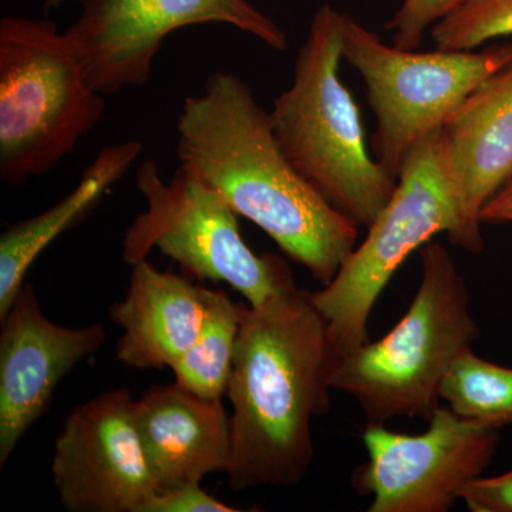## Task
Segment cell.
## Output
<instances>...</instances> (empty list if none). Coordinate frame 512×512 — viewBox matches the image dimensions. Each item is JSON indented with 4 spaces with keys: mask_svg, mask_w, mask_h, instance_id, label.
<instances>
[{
    "mask_svg": "<svg viewBox=\"0 0 512 512\" xmlns=\"http://www.w3.org/2000/svg\"><path fill=\"white\" fill-rule=\"evenodd\" d=\"M180 165L269 235L284 254L328 285L357 247L359 225L330 205L291 163L271 113L247 83L212 73L184 100L177 120Z\"/></svg>",
    "mask_w": 512,
    "mask_h": 512,
    "instance_id": "cell-1",
    "label": "cell"
},
{
    "mask_svg": "<svg viewBox=\"0 0 512 512\" xmlns=\"http://www.w3.org/2000/svg\"><path fill=\"white\" fill-rule=\"evenodd\" d=\"M336 360L312 292L292 285L247 306L227 393L232 490L302 483L315 454L312 420L328 413Z\"/></svg>",
    "mask_w": 512,
    "mask_h": 512,
    "instance_id": "cell-2",
    "label": "cell"
},
{
    "mask_svg": "<svg viewBox=\"0 0 512 512\" xmlns=\"http://www.w3.org/2000/svg\"><path fill=\"white\" fill-rule=\"evenodd\" d=\"M343 15L330 5L313 16L296 57L293 83L271 111L276 138L291 163L330 205L369 228L397 180L366 147L362 114L340 79Z\"/></svg>",
    "mask_w": 512,
    "mask_h": 512,
    "instance_id": "cell-3",
    "label": "cell"
},
{
    "mask_svg": "<svg viewBox=\"0 0 512 512\" xmlns=\"http://www.w3.org/2000/svg\"><path fill=\"white\" fill-rule=\"evenodd\" d=\"M466 281L443 245L421 249V282L409 311L389 333L339 357L332 389L359 403L367 424L397 417L429 421L448 369L480 336Z\"/></svg>",
    "mask_w": 512,
    "mask_h": 512,
    "instance_id": "cell-4",
    "label": "cell"
},
{
    "mask_svg": "<svg viewBox=\"0 0 512 512\" xmlns=\"http://www.w3.org/2000/svg\"><path fill=\"white\" fill-rule=\"evenodd\" d=\"M106 101L52 20L0 22V178L20 187L73 153Z\"/></svg>",
    "mask_w": 512,
    "mask_h": 512,
    "instance_id": "cell-5",
    "label": "cell"
},
{
    "mask_svg": "<svg viewBox=\"0 0 512 512\" xmlns=\"http://www.w3.org/2000/svg\"><path fill=\"white\" fill-rule=\"evenodd\" d=\"M137 188L147 208L124 235L121 258L127 265L158 249L187 275L225 282L249 306L296 285L285 259L256 255L242 238L238 215L188 168L180 165L171 180L164 181L156 161L144 160L137 171Z\"/></svg>",
    "mask_w": 512,
    "mask_h": 512,
    "instance_id": "cell-6",
    "label": "cell"
},
{
    "mask_svg": "<svg viewBox=\"0 0 512 512\" xmlns=\"http://www.w3.org/2000/svg\"><path fill=\"white\" fill-rule=\"evenodd\" d=\"M342 52L366 83L377 120L376 160L397 181L413 151L440 130L484 80L512 63V43L417 52L384 45L349 15H343Z\"/></svg>",
    "mask_w": 512,
    "mask_h": 512,
    "instance_id": "cell-7",
    "label": "cell"
},
{
    "mask_svg": "<svg viewBox=\"0 0 512 512\" xmlns=\"http://www.w3.org/2000/svg\"><path fill=\"white\" fill-rule=\"evenodd\" d=\"M367 229L333 281L312 293L338 359L369 342L370 313L403 262L434 235L446 232L450 241L456 235L457 198L441 156L440 130L407 158L392 198Z\"/></svg>",
    "mask_w": 512,
    "mask_h": 512,
    "instance_id": "cell-8",
    "label": "cell"
},
{
    "mask_svg": "<svg viewBox=\"0 0 512 512\" xmlns=\"http://www.w3.org/2000/svg\"><path fill=\"white\" fill-rule=\"evenodd\" d=\"M67 29L94 89L109 96L150 82L154 60L175 30L225 23L284 52L288 37L248 0H80Z\"/></svg>",
    "mask_w": 512,
    "mask_h": 512,
    "instance_id": "cell-9",
    "label": "cell"
},
{
    "mask_svg": "<svg viewBox=\"0 0 512 512\" xmlns=\"http://www.w3.org/2000/svg\"><path fill=\"white\" fill-rule=\"evenodd\" d=\"M497 429L439 407L423 434L367 424L369 461L355 474L357 491L372 495L370 512H446L461 488L480 477L497 451Z\"/></svg>",
    "mask_w": 512,
    "mask_h": 512,
    "instance_id": "cell-10",
    "label": "cell"
},
{
    "mask_svg": "<svg viewBox=\"0 0 512 512\" xmlns=\"http://www.w3.org/2000/svg\"><path fill=\"white\" fill-rule=\"evenodd\" d=\"M134 402L110 390L74 407L55 443L52 473L69 512H146L158 493L138 437Z\"/></svg>",
    "mask_w": 512,
    "mask_h": 512,
    "instance_id": "cell-11",
    "label": "cell"
},
{
    "mask_svg": "<svg viewBox=\"0 0 512 512\" xmlns=\"http://www.w3.org/2000/svg\"><path fill=\"white\" fill-rule=\"evenodd\" d=\"M0 468L53 400L77 363L103 345L100 323L66 328L47 319L35 288L25 284L0 319Z\"/></svg>",
    "mask_w": 512,
    "mask_h": 512,
    "instance_id": "cell-12",
    "label": "cell"
},
{
    "mask_svg": "<svg viewBox=\"0 0 512 512\" xmlns=\"http://www.w3.org/2000/svg\"><path fill=\"white\" fill-rule=\"evenodd\" d=\"M441 156L456 192L451 244L480 254L481 211L512 178V63L484 80L440 128Z\"/></svg>",
    "mask_w": 512,
    "mask_h": 512,
    "instance_id": "cell-13",
    "label": "cell"
},
{
    "mask_svg": "<svg viewBox=\"0 0 512 512\" xmlns=\"http://www.w3.org/2000/svg\"><path fill=\"white\" fill-rule=\"evenodd\" d=\"M134 420L158 491L227 473L232 427L221 400L204 399L177 383L151 387L134 402Z\"/></svg>",
    "mask_w": 512,
    "mask_h": 512,
    "instance_id": "cell-14",
    "label": "cell"
},
{
    "mask_svg": "<svg viewBox=\"0 0 512 512\" xmlns=\"http://www.w3.org/2000/svg\"><path fill=\"white\" fill-rule=\"evenodd\" d=\"M215 296L187 276L158 271L147 259L137 262L127 295L110 309L123 329L116 359L138 370L173 366L200 335Z\"/></svg>",
    "mask_w": 512,
    "mask_h": 512,
    "instance_id": "cell-15",
    "label": "cell"
},
{
    "mask_svg": "<svg viewBox=\"0 0 512 512\" xmlns=\"http://www.w3.org/2000/svg\"><path fill=\"white\" fill-rule=\"evenodd\" d=\"M143 153L137 140L103 148L79 184L49 210L16 222L0 237V319L8 313L37 258L60 235L86 220Z\"/></svg>",
    "mask_w": 512,
    "mask_h": 512,
    "instance_id": "cell-16",
    "label": "cell"
},
{
    "mask_svg": "<svg viewBox=\"0 0 512 512\" xmlns=\"http://www.w3.org/2000/svg\"><path fill=\"white\" fill-rule=\"evenodd\" d=\"M245 309L217 291L200 335L170 367L175 383L204 399L222 400L228 393Z\"/></svg>",
    "mask_w": 512,
    "mask_h": 512,
    "instance_id": "cell-17",
    "label": "cell"
},
{
    "mask_svg": "<svg viewBox=\"0 0 512 512\" xmlns=\"http://www.w3.org/2000/svg\"><path fill=\"white\" fill-rule=\"evenodd\" d=\"M440 399L463 419L503 429L512 423V369L487 362L468 349L444 376Z\"/></svg>",
    "mask_w": 512,
    "mask_h": 512,
    "instance_id": "cell-18",
    "label": "cell"
},
{
    "mask_svg": "<svg viewBox=\"0 0 512 512\" xmlns=\"http://www.w3.org/2000/svg\"><path fill=\"white\" fill-rule=\"evenodd\" d=\"M437 49L477 50L512 36V0H466L431 28Z\"/></svg>",
    "mask_w": 512,
    "mask_h": 512,
    "instance_id": "cell-19",
    "label": "cell"
},
{
    "mask_svg": "<svg viewBox=\"0 0 512 512\" xmlns=\"http://www.w3.org/2000/svg\"><path fill=\"white\" fill-rule=\"evenodd\" d=\"M463 2L466 0H403L396 15L386 25V29L393 32V45L419 49L427 30Z\"/></svg>",
    "mask_w": 512,
    "mask_h": 512,
    "instance_id": "cell-20",
    "label": "cell"
},
{
    "mask_svg": "<svg viewBox=\"0 0 512 512\" xmlns=\"http://www.w3.org/2000/svg\"><path fill=\"white\" fill-rule=\"evenodd\" d=\"M458 498L473 512H512V470L468 481Z\"/></svg>",
    "mask_w": 512,
    "mask_h": 512,
    "instance_id": "cell-21",
    "label": "cell"
},
{
    "mask_svg": "<svg viewBox=\"0 0 512 512\" xmlns=\"http://www.w3.org/2000/svg\"><path fill=\"white\" fill-rule=\"evenodd\" d=\"M239 508L218 501L200 484H188L171 490L158 491L146 512H238Z\"/></svg>",
    "mask_w": 512,
    "mask_h": 512,
    "instance_id": "cell-22",
    "label": "cell"
},
{
    "mask_svg": "<svg viewBox=\"0 0 512 512\" xmlns=\"http://www.w3.org/2000/svg\"><path fill=\"white\" fill-rule=\"evenodd\" d=\"M481 222L504 224L512 222V178L494 195L481 211Z\"/></svg>",
    "mask_w": 512,
    "mask_h": 512,
    "instance_id": "cell-23",
    "label": "cell"
},
{
    "mask_svg": "<svg viewBox=\"0 0 512 512\" xmlns=\"http://www.w3.org/2000/svg\"><path fill=\"white\" fill-rule=\"evenodd\" d=\"M64 0H45V10H53L59 8Z\"/></svg>",
    "mask_w": 512,
    "mask_h": 512,
    "instance_id": "cell-24",
    "label": "cell"
}]
</instances>
